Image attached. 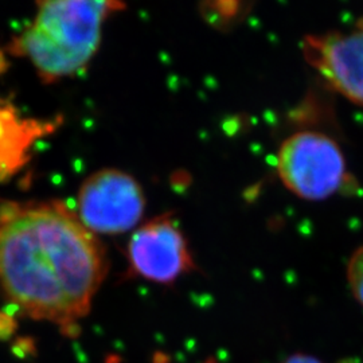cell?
Here are the masks:
<instances>
[{
    "mask_svg": "<svg viewBox=\"0 0 363 363\" xmlns=\"http://www.w3.org/2000/svg\"><path fill=\"white\" fill-rule=\"evenodd\" d=\"M106 273L103 244L65 205L0 208V289L28 318L76 334Z\"/></svg>",
    "mask_w": 363,
    "mask_h": 363,
    "instance_id": "6da1fadb",
    "label": "cell"
},
{
    "mask_svg": "<svg viewBox=\"0 0 363 363\" xmlns=\"http://www.w3.org/2000/svg\"><path fill=\"white\" fill-rule=\"evenodd\" d=\"M30 26L16 37L11 52L27 58L39 77L52 84L77 74L97 52L109 15L124 7L116 1H39Z\"/></svg>",
    "mask_w": 363,
    "mask_h": 363,
    "instance_id": "7a4b0ae2",
    "label": "cell"
},
{
    "mask_svg": "<svg viewBox=\"0 0 363 363\" xmlns=\"http://www.w3.org/2000/svg\"><path fill=\"white\" fill-rule=\"evenodd\" d=\"M276 169L286 189L306 201H323L346 182L340 147L325 133L300 130L288 136L276 156Z\"/></svg>",
    "mask_w": 363,
    "mask_h": 363,
    "instance_id": "3957f363",
    "label": "cell"
},
{
    "mask_svg": "<svg viewBox=\"0 0 363 363\" xmlns=\"http://www.w3.org/2000/svg\"><path fill=\"white\" fill-rule=\"evenodd\" d=\"M78 218L91 233H125L142 220L145 198L130 174L106 169L94 172L79 189Z\"/></svg>",
    "mask_w": 363,
    "mask_h": 363,
    "instance_id": "277c9868",
    "label": "cell"
},
{
    "mask_svg": "<svg viewBox=\"0 0 363 363\" xmlns=\"http://www.w3.org/2000/svg\"><path fill=\"white\" fill-rule=\"evenodd\" d=\"M130 272L144 280L171 284L195 268L187 240L172 216L148 220L128 242Z\"/></svg>",
    "mask_w": 363,
    "mask_h": 363,
    "instance_id": "5b68a950",
    "label": "cell"
},
{
    "mask_svg": "<svg viewBox=\"0 0 363 363\" xmlns=\"http://www.w3.org/2000/svg\"><path fill=\"white\" fill-rule=\"evenodd\" d=\"M301 52L328 86L363 106V28L347 34L307 35Z\"/></svg>",
    "mask_w": 363,
    "mask_h": 363,
    "instance_id": "8992f818",
    "label": "cell"
},
{
    "mask_svg": "<svg viewBox=\"0 0 363 363\" xmlns=\"http://www.w3.org/2000/svg\"><path fill=\"white\" fill-rule=\"evenodd\" d=\"M52 128L35 120H22L13 106L0 104V181L23 166L31 144Z\"/></svg>",
    "mask_w": 363,
    "mask_h": 363,
    "instance_id": "52a82bcc",
    "label": "cell"
},
{
    "mask_svg": "<svg viewBox=\"0 0 363 363\" xmlns=\"http://www.w3.org/2000/svg\"><path fill=\"white\" fill-rule=\"evenodd\" d=\"M347 281L354 298L363 306V245L351 255L347 264Z\"/></svg>",
    "mask_w": 363,
    "mask_h": 363,
    "instance_id": "ba28073f",
    "label": "cell"
},
{
    "mask_svg": "<svg viewBox=\"0 0 363 363\" xmlns=\"http://www.w3.org/2000/svg\"><path fill=\"white\" fill-rule=\"evenodd\" d=\"M284 363H320L316 358H313V357H310V355H301V354H298V355H294V357H291V358H288L286 362Z\"/></svg>",
    "mask_w": 363,
    "mask_h": 363,
    "instance_id": "9c48e42d",
    "label": "cell"
}]
</instances>
